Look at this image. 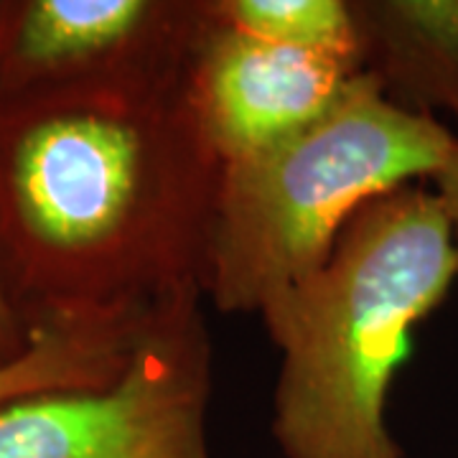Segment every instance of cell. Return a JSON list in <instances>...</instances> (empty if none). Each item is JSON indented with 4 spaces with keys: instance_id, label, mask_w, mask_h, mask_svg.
<instances>
[{
    "instance_id": "cell-8",
    "label": "cell",
    "mask_w": 458,
    "mask_h": 458,
    "mask_svg": "<svg viewBox=\"0 0 458 458\" xmlns=\"http://www.w3.org/2000/svg\"><path fill=\"white\" fill-rule=\"evenodd\" d=\"M156 311L44 318L31 324L26 354L0 367V408L31 394L113 385L125 372Z\"/></svg>"
},
{
    "instance_id": "cell-1",
    "label": "cell",
    "mask_w": 458,
    "mask_h": 458,
    "mask_svg": "<svg viewBox=\"0 0 458 458\" xmlns=\"http://www.w3.org/2000/svg\"><path fill=\"white\" fill-rule=\"evenodd\" d=\"M219 183L189 69L0 99V280L29 327L204 293Z\"/></svg>"
},
{
    "instance_id": "cell-7",
    "label": "cell",
    "mask_w": 458,
    "mask_h": 458,
    "mask_svg": "<svg viewBox=\"0 0 458 458\" xmlns=\"http://www.w3.org/2000/svg\"><path fill=\"white\" fill-rule=\"evenodd\" d=\"M361 69L394 107L458 138V0H352ZM445 125V123H443Z\"/></svg>"
},
{
    "instance_id": "cell-6",
    "label": "cell",
    "mask_w": 458,
    "mask_h": 458,
    "mask_svg": "<svg viewBox=\"0 0 458 458\" xmlns=\"http://www.w3.org/2000/svg\"><path fill=\"white\" fill-rule=\"evenodd\" d=\"M361 72L339 56L232 31L207 13L189 80L199 120L225 164L311 125Z\"/></svg>"
},
{
    "instance_id": "cell-9",
    "label": "cell",
    "mask_w": 458,
    "mask_h": 458,
    "mask_svg": "<svg viewBox=\"0 0 458 458\" xmlns=\"http://www.w3.org/2000/svg\"><path fill=\"white\" fill-rule=\"evenodd\" d=\"M204 8L214 23L232 31L361 66L352 0H204Z\"/></svg>"
},
{
    "instance_id": "cell-10",
    "label": "cell",
    "mask_w": 458,
    "mask_h": 458,
    "mask_svg": "<svg viewBox=\"0 0 458 458\" xmlns=\"http://www.w3.org/2000/svg\"><path fill=\"white\" fill-rule=\"evenodd\" d=\"M29 344H31V327L18 313L0 280V367L23 357Z\"/></svg>"
},
{
    "instance_id": "cell-5",
    "label": "cell",
    "mask_w": 458,
    "mask_h": 458,
    "mask_svg": "<svg viewBox=\"0 0 458 458\" xmlns=\"http://www.w3.org/2000/svg\"><path fill=\"white\" fill-rule=\"evenodd\" d=\"M204 29V0H0V99L179 74Z\"/></svg>"
},
{
    "instance_id": "cell-11",
    "label": "cell",
    "mask_w": 458,
    "mask_h": 458,
    "mask_svg": "<svg viewBox=\"0 0 458 458\" xmlns=\"http://www.w3.org/2000/svg\"><path fill=\"white\" fill-rule=\"evenodd\" d=\"M433 183V194L441 201V209L451 225L454 232V245H456V258H458V143L451 150L448 161L441 165V171L430 179Z\"/></svg>"
},
{
    "instance_id": "cell-2",
    "label": "cell",
    "mask_w": 458,
    "mask_h": 458,
    "mask_svg": "<svg viewBox=\"0 0 458 458\" xmlns=\"http://www.w3.org/2000/svg\"><path fill=\"white\" fill-rule=\"evenodd\" d=\"M458 280L441 201L408 183L364 204L328 260L260 309L280 367L270 430L285 458H408L387 426L412 331Z\"/></svg>"
},
{
    "instance_id": "cell-3",
    "label": "cell",
    "mask_w": 458,
    "mask_h": 458,
    "mask_svg": "<svg viewBox=\"0 0 458 458\" xmlns=\"http://www.w3.org/2000/svg\"><path fill=\"white\" fill-rule=\"evenodd\" d=\"M456 143L448 125L394 107L357 74L311 125L222 164L207 301L258 316L328 260L364 204L430 181Z\"/></svg>"
},
{
    "instance_id": "cell-4",
    "label": "cell",
    "mask_w": 458,
    "mask_h": 458,
    "mask_svg": "<svg viewBox=\"0 0 458 458\" xmlns=\"http://www.w3.org/2000/svg\"><path fill=\"white\" fill-rule=\"evenodd\" d=\"M204 301L201 291L168 301L113 385L0 408V458H214V346Z\"/></svg>"
}]
</instances>
